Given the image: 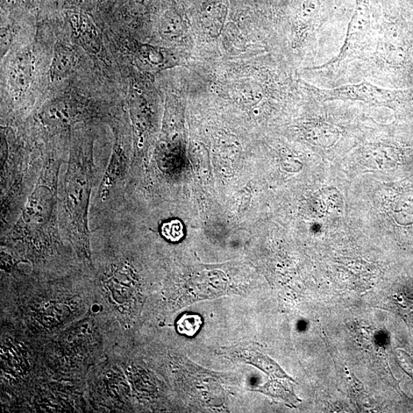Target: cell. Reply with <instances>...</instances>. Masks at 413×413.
<instances>
[{
	"label": "cell",
	"instance_id": "cell-1",
	"mask_svg": "<svg viewBox=\"0 0 413 413\" xmlns=\"http://www.w3.org/2000/svg\"><path fill=\"white\" fill-rule=\"evenodd\" d=\"M61 154L56 148L44 153L37 184L5 239L32 253L44 255L60 243L59 215Z\"/></svg>",
	"mask_w": 413,
	"mask_h": 413
},
{
	"label": "cell",
	"instance_id": "cell-2",
	"mask_svg": "<svg viewBox=\"0 0 413 413\" xmlns=\"http://www.w3.org/2000/svg\"><path fill=\"white\" fill-rule=\"evenodd\" d=\"M94 142L89 136L71 144L65 173L59 184L60 229L84 260L90 261L89 206L95 181Z\"/></svg>",
	"mask_w": 413,
	"mask_h": 413
},
{
	"label": "cell",
	"instance_id": "cell-3",
	"mask_svg": "<svg viewBox=\"0 0 413 413\" xmlns=\"http://www.w3.org/2000/svg\"><path fill=\"white\" fill-rule=\"evenodd\" d=\"M369 30L370 19L367 6L362 0H357V6L348 26L344 45L338 55L327 65L316 68L338 67L340 64L362 58L369 45Z\"/></svg>",
	"mask_w": 413,
	"mask_h": 413
},
{
	"label": "cell",
	"instance_id": "cell-4",
	"mask_svg": "<svg viewBox=\"0 0 413 413\" xmlns=\"http://www.w3.org/2000/svg\"><path fill=\"white\" fill-rule=\"evenodd\" d=\"M312 95L319 101L327 102L334 99L343 101H360L368 104H386L394 97V92L383 89L367 81L347 84L332 89H321L309 86Z\"/></svg>",
	"mask_w": 413,
	"mask_h": 413
},
{
	"label": "cell",
	"instance_id": "cell-5",
	"mask_svg": "<svg viewBox=\"0 0 413 413\" xmlns=\"http://www.w3.org/2000/svg\"><path fill=\"white\" fill-rule=\"evenodd\" d=\"M116 138L108 165L98 189L97 201L101 204H108L113 195L120 189L121 182L124 179L127 170V156L120 141L119 134L117 135Z\"/></svg>",
	"mask_w": 413,
	"mask_h": 413
},
{
	"label": "cell",
	"instance_id": "cell-6",
	"mask_svg": "<svg viewBox=\"0 0 413 413\" xmlns=\"http://www.w3.org/2000/svg\"><path fill=\"white\" fill-rule=\"evenodd\" d=\"M202 320L195 314H184L177 323V329L180 334L189 337H193L200 329Z\"/></svg>",
	"mask_w": 413,
	"mask_h": 413
},
{
	"label": "cell",
	"instance_id": "cell-7",
	"mask_svg": "<svg viewBox=\"0 0 413 413\" xmlns=\"http://www.w3.org/2000/svg\"><path fill=\"white\" fill-rule=\"evenodd\" d=\"M73 56H71V54L68 50L66 48H60L59 51L56 52L53 61V76L59 77L66 75L71 68V66H73Z\"/></svg>",
	"mask_w": 413,
	"mask_h": 413
},
{
	"label": "cell",
	"instance_id": "cell-8",
	"mask_svg": "<svg viewBox=\"0 0 413 413\" xmlns=\"http://www.w3.org/2000/svg\"><path fill=\"white\" fill-rule=\"evenodd\" d=\"M162 233L167 240L177 242L184 236V227L180 220H171L162 225Z\"/></svg>",
	"mask_w": 413,
	"mask_h": 413
},
{
	"label": "cell",
	"instance_id": "cell-9",
	"mask_svg": "<svg viewBox=\"0 0 413 413\" xmlns=\"http://www.w3.org/2000/svg\"><path fill=\"white\" fill-rule=\"evenodd\" d=\"M160 33L162 38L173 40L179 38L182 34V26L180 21L169 19L162 21L160 26Z\"/></svg>",
	"mask_w": 413,
	"mask_h": 413
},
{
	"label": "cell",
	"instance_id": "cell-10",
	"mask_svg": "<svg viewBox=\"0 0 413 413\" xmlns=\"http://www.w3.org/2000/svg\"><path fill=\"white\" fill-rule=\"evenodd\" d=\"M319 11L318 0H306L303 4L302 18L304 26H307L311 21L318 15Z\"/></svg>",
	"mask_w": 413,
	"mask_h": 413
}]
</instances>
